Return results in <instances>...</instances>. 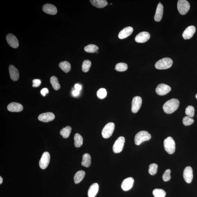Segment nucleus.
Here are the masks:
<instances>
[{"instance_id": "nucleus-1", "label": "nucleus", "mask_w": 197, "mask_h": 197, "mask_svg": "<svg viewBox=\"0 0 197 197\" xmlns=\"http://www.w3.org/2000/svg\"><path fill=\"white\" fill-rule=\"evenodd\" d=\"M180 102L176 99H172L167 101L163 106V109L165 113L168 114L173 113L179 107Z\"/></svg>"}, {"instance_id": "nucleus-2", "label": "nucleus", "mask_w": 197, "mask_h": 197, "mask_svg": "<svg viewBox=\"0 0 197 197\" xmlns=\"http://www.w3.org/2000/svg\"><path fill=\"white\" fill-rule=\"evenodd\" d=\"M151 136L148 132L146 131H142L136 134L134 138V141L137 146H139L142 143L150 139Z\"/></svg>"}, {"instance_id": "nucleus-3", "label": "nucleus", "mask_w": 197, "mask_h": 197, "mask_svg": "<svg viewBox=\"0 0 197 197\" xmlns=\"http://www.w3.org/2000/svg\"><path fill=\"white\" fill-rule=\"evenodd\" d=\"M173 61L169 58H164L159 60L155 64V67L158 69H166L172 67Z\"/></svg>"}, {"instance_id": "nucleus-4", "label": "nucleus", "mask_w": 197, "mask_h": 197, "mask_svg": "<svg viewBox=\"0 0 197 197\" xmlns=\"http://www.w3.org/2000/svg\"><path fill=\"white\" fill-rule=\"evenodd\" d=\"M164 147L165 150L168 154H173L175 152L176 144L175 141L171 137H168L164 141Z\"/></svg>"}, {"instance_id": "nucleus-5", "label": "nucleus", "mask_w": 197, "mask_h": 197, "mask_svg": "<svg viewBox=\"0 0 197 197\" xmlns=\"http://www.w3.org/2000/svg\"><path fill=\"white\" fill-rule=\"evenodd\" d=\"M177 6L178 11L182 15H185L187 13L190 8L189 3L186 0H179Z\"/></svg>"}, {"instance_id": "nucleus-6", "label": "nucleus", "mask_w": 197, "mask_h": 197, "mask_svg": "<svg viewBox=\"0 0 197 197\" xmlns=\"http://www.w3.org/2000/svg\"><path fill=\"white\" fill-rule=\"evenodd\" d=\"M115 126V124L113 122H110L107 124L101 132L103 138H108L111 136L114 130Z\"/></svg>"}, {"instance_id": "nucleus-7", "label": "nucleus", "mask_w": 197, "mask_h": 197, "mask_svg": "<svg viewBox=\"0 0 197 197\" xmlns=\"http://www.w3.org/2000/svg\"><path fill=\"white\" fill-rule=\"evenodd\" d=\"M125 138L123 137H120L115 141L114 144L113 150L114 153H118L121 152L123 150Z\"/></svg>"}, {"instance_id": "nucleus-8", "label": "nucleus", "mask_w": 197, "mask_h": 197, "mask_svg": "<svg viewBox=\"0 0 197 197\" xmlns=\"http://www.w3.org/2000/svg\"><path fill=\"white\" fill-rule=\"evenodd\" d=\"M142 104V99L140 96L133 97L132 104V113H136L139 110Z\"/></svg>"}, {"instance_id": "nucleus-9", "label": "nucleus", "mask_w": 197, "mask_h": 197, "mask_svg": "<svg viewBox=\"0 0 197 197\" xmlns=\"http://www.w3.org/2000/svg\"><path fill=\"white\" fill-rule=\"evenodd\" d=\"M50 160V155L48 152L43 153L39 162V166L41 169H44L46 168L49 165Z\"/></svg>"}, {"instance_id": "nucleus-10", "label": "nucleus", "mask_w": 197, "mask_h": 197, "mask_svg": "<svg viewBox=\"0 0 197 197\" xmlns=\"http://www.w3.org/2000/svg\"><path fill=\"white\" fill-rule=\"evenodd\" d=\"M171 90V87L168 85L164 84H160L157 86L155 89V91L158 95L163 96L168 94Z\"/></svg>"}, {"instance_id": "nucleus-11", "label": "nucleus", "mask_w": 197, "mask_h": 197, "mask_svg": "<svg viewBox=\"0 0 197 197\" xmlns=\"http://www.w3.org/2000/svg\"><path fill=\"white\" fill-rule=\"evenodd\" d=\"M183 176L186 182L188 184L191 183L193 178V170L191 167L188 166L185 168L183 171Z\"/></svg>"}, {"instance_id": "nucleus-12", "label": "nucleus", "mask_w": 197, "mask_h": 197, "mask_svg": "<svg viewBox=\"0 0 197 197\" xmlns=\"http://www.w3.org/2000/svg\"><path fill=\"white\" fill-rule=\"evenodd\" d=\"M7 42L12 48H16L19 47V41L16 37L13 34H9L6 37Z\"/></svg>"}, {"instance_id": "nucleus-13", "label": "nucleus", "mask_w": 197, "mask_h": 197, "mask_svg": "<svg viewBox=\"0 0 197 197\" xmlns=\"http://www.w3.org/2000/svg\"><path fill=\"white\" fill-rule=\"evenodd\" d=\"M55 118L54 114L51 112L43 113L39 115L38 117L39 121L43 122H48L53 121Z\"/></svg>"}, {"instance_id": "nucleus-14", "label": "nucleus", "mask_w": 197, "mask_h": 197, "mask_svg": "<svg viewBox=\"0 0 197 197\" xmlns=\"http://www.w3.org/2000/svg\"><path fill=\"white\" fill-rule=\"evenodd\" d=\"M134 180L133 178L129 177L123 180L121 184V188L124 191H128L133 186Z\"/></svg>"}, {"instance_id": "nucleus-15", "label": "nucleus", "mask_w": 197, "mask_h": 197, "mask_svg": "<svg viewBox=\"0 0 197 197\" xmlns=\"http://www.w3.org/2000/svg\"><path fill=\"white\" fill-rule=\"evenodd\" d=\"M150 38L149 33L146 32H142L136 36L135 41L138 43H143L147 42Z\"/></svg>"}, {"instance_id": "nucleus-16", "label": "nucleus", "mask_w": 197, "mask_h": 197, "mask_svg": "<svg viewBox=\"0 0 197 197\" xmlns=\"http://www.w3.org/2000/svg\"><path fill=\"white\" fill-rule=\"evenodd\" d=\"M196 32V28L194 26H190L186 29L182 34V37L185 39L191 38Z\"/></svg>"}, {"instance_id": "nucleus-17", "label": "nucleus", "mask_w": 197, "mask_h": 197, "mask_svg": "<svg viewBox=\"0 0 197 197\" xmlns=\"http://www.w3.org/2000/svg\"><path fill=\"white\" fill-rule=\"evenodd\" d=\"M8 110L13 112H19L23 110V106L21 104L16 102H12L8 105Z\"/></svg>"}, {"instance_id": "nucleus-18", "label": "nucleus", "mask_w": 197, "mask_h": 197, "mask_svg": "<svg viewBox=\"0 0 197 197\" xmlns=\"http://www.w3.org/2000/svg\"><path fill=\"white\" fill-rule=\"evenodd\" d=\"M43 10L45 13L51 15H55L57 12L56 6L50 4H45L43 6Z\"/></svg>"}, {"instance_id": "nucleus-19", "label": "nucleus", "mask_w": 197, "mask_h": 197, "mask_svg": "<svg viewBox=\"0 0 197 197\" xmlns=\"http://www.w3.org/2000/svg\"><path fill=\"white\" fill-rule=\"evenodd\" d=\"M133 32V29L131 27H127L122 30L118 34V37L120 39L127 38L131 35Z\"/></svg>"}, {"instance_id": "nucleus-20", "label": "nucleus", "mask_w": 197, "mask_h": 197, "mask_svg": "<svg viewBox=\"0 0 197 197\" xmlns=\"http://www.w3.org/2000/svg\"><path fill=\"white\" fill-rule=\"evenodd\" d=\"M9 71L10 78L14 81H16L19 78V72L18 70L13 65H10L9 67Z\"/></svg>"}, {"instance_id": "nucleus-21", "label": "nucleus", "mask_w": 197, "mask_h": 197, "mask_svg": "<svg viewBox=\"0 0 197 197\" xmlns=\"http://www.w3.org/2000/svg\"><path fill=\"white\" fill-rule=\"evenodd\" d=\"M163 7L162 4L159 3L157 6L154 16V19L155 21L159 22L161 20L163 16Z\"/></svg>"}, {"instance_id": "nucleus-22", "label": "nucleus", "mask_w": 197, "mask_h": 197, "mask_svg": "<svg viewBox=\"0 0 197 197\" xmlns=\"http://www.w3.org/2000/svg\"><path fill=\"white\" fill-rule=\"evenodd\" d=\"M99 186L97 183L93 184L89 188L88 195L89 197H95L99 191Z\"/></svg>"}, {"instance_id": "nucleus-23", "label": "nucleus", "mask_w": 197, "mask_h": 197, "mask_svg": "<svg viewBox=\"0 0 197 197\" xmlns=\"http://www.w3.org/2000/svg\"><path fill=\"white\" fill-rule=\"evenodd\" d=\"M90 2L93 6L98 8H103L108 5L107 2L105 0H91Z\"/></svg>"}, {"instance_id": "nucleus-24", "label": "nucleus", "mask_w": 197, "mask_h": 197, "mask_svg": "<svg viewBox=\"0 0 197 197\" xmlns=\"http://www.w3.org/2000/svg\"><path fill=\"white\" fill-rule=\"evenodd\" d=\"M85 174V172L82 170L77 172L74 177V183L77 184L82 181L84 179Z\"/></svg>"}, {"instance_id": "nucleus-25", "label": "nucleus", "mask_w": 197, "mask_h": 197, "mask_svg": "<svg viewBox=\"0 0 197 197\" xmlns=\"http://www.w3.org/2000/svg\"><path fill=\"white\" fill-rule=\"evenodd\" d=\"M91 157L88 153H85L83 155L82 165L83 166L88 168L91 164Z\"/></svg>"}, {"instance_id": "nucleus-26", "label": "nucleus", "mask_w": 197, "mask_h": 197, "mask_svg": "<svg viewBox=\"0 0 197 197\" xmlns=\"http://www.w3.org/2000/svg\"><path fill=\"white\" fill-rule=\"evenodd\" d=\"M59 67L66 73L69 72L71 70V65L69 62L67 61H64L60 63Z\"/></svg>"}, {"instance_id": "nucleus-27", "label": "nucleus", "mask_w": 197, "mask_h": 197, "mask_svg": "<svg viewBox=\"0 0 197 197\" xmlns=\"http://www.w3.org/2000/svg\"><path fill=\"white\" fill-rule=\"evenodd\" d=\"M74 145L76 148H79L82 146L83 144V138L80 134L76 133L74 135Z\"/></svg>"}, {"instance_id": "nucleus-28", "label": "nucleus", "mask_w": 197, "mask_h": 197, "mask_svg": "<svg viewBox=\"0 0 197 197\" xmlns=\"http://www.w3.org/2000/svg\"><path fill=\"white\" fill-rule=\"evenodd\" d=\"M50 82L53 88L56 90H59L60 88V85L58 78L55 76H52L50 79Z\"/></svg>"}, {"instance_id": "nucleus-29", "label": "nucleus", "mask_w": 197, "mask_h": 197, "mask_svg": "<svg viewBox=\"0 0 197 197\" xmlns=\"http://www.w3.org/2000/svg\"><path fill=\"white\" fill-rule=\"evenodd\" d=\"M71 130L72 128L71 127L69 126H67L61 130L60 134L64 138H67L69 137Z\"/></svg>"}, {"instance_id": "nucleus-30", "label": "nucleus", "mask_w": 197, "mask_h": 197, "mask_svg": "<svg viewBox=\"0 0 197 197\" xmlns=\"http://www.w3.org/2000/svg\"><path fill=\"white\" fill-rule=\"evenodd\" d=\"M84 51L87 52L94 53L98 50L99 47L96 45L90 44L87 46L84 47Z\"/></svg>"}, {"instance_id": "nucleus-31", "label": "nucleus", "mask_w": 197, "mask_h": 197, "mask_svg": "<svg viewBox=\"0 0 197 197\" xmlns=\"http://www.w3.org/2000/svg\"><path fill=\"white\" fill-rule=\"evenodd\" d=\"M153 196L154 197H165L166 192L161 189H155L153 191Z\"/></svg>"}, {"instance_id": "nucleus-32", "label": "nucleus", "mask_w": 197, "mask_h": 197, "mask_svg": "<svg viewBox=\"0 0 197 197\" xmlns=\"http://www.w3.org/2000/svg\"><path fill=\"white\" fill-rule=\"evenodd\" d=\"M128 68L127 64L123 63H119L115 66V69L119 72H124L127 70Z\"/></svg>"}, {"instance_id": "nucleus-33", "label": "nucleus", "mask_w": 197, "mask_h": 197, "mask_svg": "<svg viewBox=\"0 0 197 197\" xmlns=\"http://www.w3.org/2000/svg\"><path fill=\"white\" fill-rule=\"evenodd\" d=\"M91 65V62L89 60H85L83 62L82 65V69L84 72H87Z\"/></svg>"}, {"instance_id": "nucleus-34", "label": "nucleus", "mask_w": 197, "mask_h": 197, "mask_svg": "<svg viewBox=\"0 0 197 197\" xmlns=\"http://www.w3.org/2000/svg\"><path fill=\"white\" fill-rule=\"evenodd\" d=\"M158 165L155 163L151 164L149 165V173L150 175H154L157 173Z\"/></svg>"}, {"instance_id": "nucleus-35", "label": "nucleus", "mask_w": 197, "mask_h": 197, "mask_svg": "<svg viewBox=\"0 0 197 197\" xmlns=\"http://www.w3.org/2000/svg\"><path fill=\"white\" fill-rule=\"evenodd\" d=\"M107 95V91L105 88H101L99 89L97 92V96L99 99H103L106 97Z\"/></svg>"}, {"instance_id": "nucleus-36", "label": "nucleus", "mask_w": 197, "mask_h": 197, "mask_svg": "<svg viewBox=\"0 0 197 197\" xmlns=\"http://www.w3.org/2000/svg\"><path fill=\"white\" fill-rule=\"evenodd\" d=\"M186 114L188 117L192 118L194 117L195 114V109L192 105H189L186 109Z\"/></svg>"}, {"instance_id": "nucleus-37", "label": "nucleus", "mask_w": 197, "mask_h": 197, "mask_svg": "<svg viewBox=\"0 0 197 197\" xmlns=\"http://www.w3.org/2000/svg\"><path fill=\"white\" fill-rule=\"evenodd\" d=\"M194 120L193 118L189 117L188 116L184 117L182 120L183 124L186 126L191 125L194 123Z\"/></svg>"}, {"instance_id": "nucleus-38", "label": "nucleus", "mask_w": 197, "mask_h": 197, "mask_svg": "<svg viewBox=\"0 0 197 197\" xmlns=\"http://www.w3.org/2000/svg\"><path fill=\"white\" fill-rule=\"evenodd\" d=\"M171 170L167 169L166 170L163 175V179L164 181H169L171 179Z\"/></svg>"}, {"instance_id": "nucleus-39", "label": "nucleus", "mask_w": 197, "mask_h": 197, "mask_svg": "<svg viewBox=\"0 0 197 197\" xmlns=\"http://www.w3.org/2000/svg\"><path fill=\"white\" fill-rule=\"evenodd\" d=\"M41 82L40 80L38 79H35L33 80V87H38L40 86Z\"/></svg>"}, {"instance_id": "nucleus-40", "label": "nucleus", "mask_w": 197, "mask_h": 197, "mask_svg": "<svg viewBox=\"0 0 197 197\" xmlns=\"http://www.w3.org/2000/svg\"><path fill=\"white\" fill-rule=\"evenodd\" d=\"M48 93L49 90L47 88H43L41 91V94L43 96H45L46 95L48 94Z\"/></svg>"}, {"instance_id": "nucleus-41", "label": "nucleus", "mask_w": 197, "mask_h": 197, "mask_svg": "<svg viewBox=\"0 0 197 197\" xmlns=\"http://www.w3.org/2000/svg\"><path fill=\"white\" fill-rule=\"evenodd\" d=\"M74 88H75V90L80 91L82 90V87L80 85L76 84L74 85Z\"/></svg>"}, {"instance_id": "nucleus-42", "label": "nucleus", "mask_w": 197, "mask_h": 197, "mask_svg": "<svg viewBox=\"0 0 197 197\" xmlns=\"http://www.w3.org/2000/svg\"><path fill=\"white\" fill-rule=\"evenodd\" d=\"M80 91L77 90H74L72 91V95L74 96H78L79 94Z\"/></svg>"}, {"instance_id": "nucleus-43", "label": "nucleus", "mask_w": 197, "mask_h": 197, "mask_svg": "<svg viewBox=\"0 0 197 197\" xmlns=\"http://www.w3.org/2000/svg\"><path fill=\"white\" fill-rule=\"evenodd\" d=\"M3 182V179L2 178V177H1H1H0V184H2V183Z\"/></svg>"}, {"instance_id": "nucleus-44", "label": "nucleus", "mask_w": 197, "mask_h": 197, "mask_svg": "<svg viewBox=\"0 0 197 197\" xmlns=\"http://www.w3.org/2000/svg\"><path fill=\"white\" fill-rule=\"evenodd\" d=\"M99 52L98 51H97L96 52V53H98Z\"/></svg>"}, {"instance_id": "nucleus-45", "label": "nucleus", "mask_w": 197, "mask_h": 197, "mask_svg": "<svg viewBox=\"0 0 197 197\" xmlns=\"http://www.w3.org/2000/svg\"><path fill=\"white\" fill-rule=\"evenodd\" d=\"M196 98L197 99V94L196 95Z\"/></svg>"}]
</instances>
